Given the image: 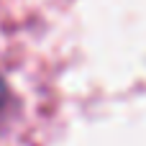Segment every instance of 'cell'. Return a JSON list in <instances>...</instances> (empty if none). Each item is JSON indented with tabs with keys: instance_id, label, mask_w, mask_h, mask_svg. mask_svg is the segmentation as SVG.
<instances>
[{
	"instance_id": "6da1fadb",
	"label": "cell",
	"mask_w": 146,
	"mask_h": 146,
	"mask_svg": "<svg viewBox=\"0 0 146 146\" xmlns=\"http://www.w3.org/2000/svg\"><path fill=\"white\" fill-rule=\"evenodd\" d=\"M3 100H5V85H3V80H0V105H3Z\"/></svg>"
}]
</instances>
